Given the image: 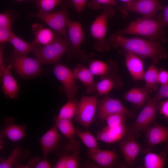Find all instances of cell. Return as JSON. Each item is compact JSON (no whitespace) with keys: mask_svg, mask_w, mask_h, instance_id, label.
<instances>
[{"mask_svg":"<svg viewBox=\"0 0 168 168\" xmlns=\"http://www.w3.org/2000/svg\"><path fill=\"white\" fill-rule=\"evenodd\" d=\"M109 41L114 48L122 47L137 55L141 59H151L153 63L158 64L162 59H166L168 53L160 43L140 38H130L116 33L111 34Z\"/></svg>","mask_w":168,"mask_h":168,"instance_id":"obj_1","label":"cell"},{"mask_svg":"<svg viewBox=\"0 0 168 168\" xmlns=\"http://www.w3.org/2000/svg\"><path fill=\"white\" fill-rule=\"evenodd\" d=\"M165 26L159 15L152 17L144 16L133 21L126 28L116 33L122 36L126 34L141 35L149 40L165 43L167 41L164 30Z\"/></svg>","mask_w":168,"mask_h":168,"instance_id":"obj_2","label":"cell"},{"mask_svg":"<svg viewBox=\"0 0 168 168\" xmlns=\"http://www.w3.org/2000/svg\"><path fill=\"white\" fill-rule=\"evenodd\" d=\"M70 43L62 36L56 33L54 40L49 44L33 51L41 65L56 64L68 52Z\"/></svg>","mask_w":168,"mask_h":168,"instance_id":"obj_3","label":"cell"},{"mask_svg":"<svg viewBox=\"0 0 168 168\" xmlns=\"http://www.w3.org/2000/svg\"><path fill=\"white\" fill-rule=\"evenodd\" d=\"M103 7L102 12L93 21L90 29L92 37L96 41L94 47L100 52L108 50L111 45L106 40L108 21L114 16L116 12L113 6L104 5Z\"/></svg>","mask_w":168,"mask_h":168,"instance_id":"obj_4","label":"cell"},{"mask_svg":"<svg viewBox=\"0 0 168 168\" xmlns=\"http://www.w3.org/2000/svg\"><path fill=\"white\" fill-rule=\"evenodd\" d=\"M67 4L62 5L61 9L54 12H44L38 11L28 15V17L38 18L47 24L55 33L62 36L69 42L67 29L69 19Z\"/></svg>","mask_w":168,"mask_h":168,"instance_id":"obj_5","label":"cell"},{"mask_svg":"<svg viewBox=\"0 0 168 168\" xmlns=\"http://www.w3.org/2000/svg\"><path fill=\"white\" fill-rule=\"evenodd\" d=\"M157 100L154 97L147 100L132 124L127 129V133L135 138L139 135L154 120L157 109Z\"/></svg>","mask_w":168,"mask_h":168,"instance_id":"obj_6","label":"cell"},{"mask_svg":"<svg viewBox=\"0 0 168 168\" xmlns=\"http://www.w3.org/2000/svg\"><path fill=\"white\" fill-rule=\"evenodd\" d=\"M68 34L70 43L68 53L69 58L76 57L82 61L87 56L80 50V47L85 38L81 25L79 21H73L70 19L67 23Z\"/></svg>","mask_w":168,"mask_h":168,"instance_id":"obj_7","label":"cell"},{"mask_svg":"<svg viewBox=\"0 0 168 168\" xmlns=\"http://www.w3.org/2000/svg\"><path fill=\"white\" fill-rule=\"evenodd\" d=\"M10 63L16 72L23 78L35 77L41 73V64L36 58L13 53Z\"/></svg>","mask_w":168,"mask_h":168,"instance_id":"obj_8","label":"cell"},{"mask_svg":"<svg viewBox=\"0 0 168 168\" xmlns=\"http://www.w3.org/2000/svg\"><path fill=\"white\" fill-rule=\"evenodd\" d=\"M98 101L96 96H82L78 103L74 121L88 128L96 114Z\"/></svg>","mask_w":168,"mask_h":168,"instance_id":"obj_9","label":"cell"},{"mask_svg":"<svg viewBox=\"0 0 168 168\" xmlns=\"http://www.w3.org/2000/svg\"><path fill=\"white\" fill-rule=\"evenodd\" d=\"M53 71L55 77L62 83L68 100L76 99L79 87L77 85L73 71L59 63L54 65Z\"/></svg>","mask_w":168,"mask_h":168,"instance_id":"obj_10","label":"cell"},{"mask_svg":"<svg viewBox=\"0 0 168 168\" xmlns=\"http://www.w3.org/2000/svg\"><path fill=\"white\" fill-rule=\"evenodd\" d=\"M134 111L126 108L119 100L108 97L98 101L96 114L97 117L101 120H105L108 116L116 114L121 113L127 116L132 117Z\"/></svg>","mask_w":168,"mask_h":168,"instance_id":"obj_11","label":"cell"},{"mask_svg":"<svg viewBox=\"0 0 168 168\" xmlns=\"http://www.w3.org/2000/svg\"><path fill=\"white\" fill-rule=\"evenodd\" d=\"M164 7L158 0H134L121 7L127 12H133L149 17L156 16L157 12Z\"/></svg>","mask_w":168,"mask_h":168,"instance_id":"obj_12","label":"cell"},{"mask_svg":"<svg viewBox=\"0 0 168 168\" xmlns=\"http://www.w3.org/2000/svg\"><path fill=\"white\" fill-rule=\"evenodd\" d=\"M55 122L59 131L68 139V143L66 150L72 153H79L80 143L75 138L76 128L74 127L72 120L55 118Z\"/></svg>","mask_w":168,"mask_h":168,"instance_id":"obj_13","label":"cell"},{"mask_svg":"<svg viewBox=\"0 0 168 168\" xmlns=\"http://www.w3.org/2000/svg\"><path fill=\"white\" fill-rule=\"evenodd\" d=\"M126 134L121 140L120 148L125 162L128 166H131L135 163L141 151V145L136 141L135 137Z\"/></svg>","mask_w":168,"mask_h":168,"instance_id":"obj_14","label":"cell"},{"mask_svg":"<svg viewBox=\"0 0 168 168\" xmlns=\"http://www.w3.org/2000/svg\"><path fill=\"white\" fill-rule=\"evenodd\" d=\"M5 125L0 133V146L3 140L6 137L13 142H17L26 136V126L24 124L18 125L15 124L14 120L11 118L4 119Z\"/></svg>","mask_w":168,"mask_h":168,"instance_id":"obj_15","label":"cell"},{"mask_svg":"<svg viewBox=\"0 0 168 168\" xmlns=\"http://www.w3.org/2000/svg\"><path fill=\"white\" fill-rule=\"evenodd\" d=\"M126 68L134 80H143L145 71L143 63L140 57L126 50L123 51Z\"/></svg>","mask_w":168,"mask_h":168,"instance_id":"obj_16","label":"cell"},{"mask_svg":"<svg viewBox=\"0 0 168 168\" xmlns=\"http://www.w3.org/2000/svg\"><path fill=\"white\" fill-rule=\"evenodd\" d=\"M59 131L55 124L39 140L43 155L45 158L55 149L59 143L61 138Z\"/></svg>","mask_w":168,"mask_h":168,"instance_id":"obj_17","label":"cell"},{"mask_svg":"<svg viewBox=\"0 0 168 168\" xmlns=\"http://www.w3.org/2000/svg\"><path fill=\"white\" fill-rule=\"evenodd\" d=\"M32 30L35 36V40L31 41L35 49L46 45L54 40L56 33L50 29L45 27L40 23L32 25Z\"/></svg>","mask_w":168,"mask_h":168,"instance_id":"obj_18","label":"cell"},{"mask_svg":"<svg viewBox=\"0 0 168 168\" xmlns=\"http://www.w3.org/2000/svg\"><path fill=\"white\" fill-rule=\"evenodd\" d=\"M12 68L11 63L4 71L0 79L2 82V91L4 94L11 99L16 98L18 96L19 88L17 82L12 75L10 71Z\"/></svg>","mask_w":168,"mask_h":168,"instance_id":"obj_19","label":"cell"},{"mask_svg":"<svg viewBox=\"0 0 168 168\" xmlns=\"http://www.w3.org/2000/svg\"><path fill=\"white\" fill-rule=\"evenodd\" d=\"M76 79L79 80L86 87V91L89 94L96 91V84L94 80V75L89 68L83 64H79L73 71Z\"/></svg>","mask_w":168,"mask_h":168,"instance_id":"obj_20","label":"cell"},{"mask_svg":"<svg viewBox=\"0 0 168 168\" xmlns=\"http://www.w3.org/2000/svg\"><path fill=\"white\" fill-rule=\"evenodd\" d=\"M88 154L94 161L104 168L113 166L117 158V154L114 151L100 149L93 151H88Z\"/></svg>","mask_w":168,"mask_h":168,"instance_id":"obj_21","label":"cell"},{"mask_svg":"<svg viewBox=\"0 0 168 168\" xmlns=\"http://www.w3.org/2000/svg\"><path fill=\"white\" fill-rule=\"evenodd\" d=\"M123 85L120 77L114 74L103 76L96 84V91L100 95L109 93L114 88L119 89Z\"/></svg>","mask_w":168,"mask_h":168,"instance_id":"obj_22","label":"cell"},{"mask_svg":"<svg viewBox=\"0 0 168 168\" xmlns=\"http://www.w3.org/2000/svg\"><path fill=\"white\" fill-rule=\"evenodd\" d=\"M88 68L94 76L102 77L114 74L117 69V64L114 61L105 62L97 59L91 60Z\"/></svg>","mask_w":168,"mask_h":168,"instance_id":"obj_23","label":"cell"},{"mask_svg":"<svg viewBox=\"0 0 168 168\" xmlns=\"http://www.w3.org/2000/svg\"><path fill=\"white\" fill-rule=\"evenodd\" d=\"M147 142L151 146H155L168 140V127L156 124L149 128L147 131Z\"/></svg>","mask_w":168,"mask_h":168,"instance_id":"obj_24","label":"cell"},{"mask_svg":"<svg viewBox=\"0 0 168 168\" xmlns=\"http://www.w3.org/2000/svg\"><path fill=\"white\" fill-rule=\"evenodd\" d=\"M30 155V152L28 150H24L21 147H16L6 159L2 157L0 158V168H12L21 161L29 157Z\"/></svg>","mask_w":168,"mask_h":168,"instance_id":"obj_25","label":"cell"},{"mask_svg":"<svg viewBox=\"0 0 168 168\" xmlns=\"http://www.w3.org/2000/svg\"><path fill=\"white\" fill-rule=\"evenodd\" d=\"M149 92L144 87L141 88L135 87L126 92L123 98L127 102L141 106L147 101Z\"/></svg>","mask_w":168,"mask_h":168,"instance_id":"obj_26","label":"cell"},{"mask_svg":"<svg viewBox=\"0 0 168 168\" xmlns=\"http://www.w3.org/2000/svg\"><path fill=\"white\" fill-rule=\"evenodd\" d=\"M123 138L120 129L117 127H104L98 132L96 138L106 143H111L119 142Z\"/></svg>","mask_w":168,"mask_h":168,"instance_id":"obj_27","label":"cell"},{"mask_svg":"<svg viewBox=\"0 0 168 168\" xmlns=\"http://www.w3.org/2000/svg\"><path fill=\"white\" fill-rule=\"evenodd\" d=\"M8 42L14 47V53L22 55H27L35 48L33 44L30 42L28 43L16 36L13 32Z\"/></svg>","mask_w":168,"mask_h":168,"instance_id":"obj_28","label":"cell"},{"mask_svg":"<svg viewBox=\"0 0 168 168\" xmlns=\"http://www.w3.org/2000/svg\"><path fill=\"white\" fill-rule=\"evenodd\" d=\"M159 71L155 64H151L144 73L143 80L145 82L144 86L150 92L152 90H158Z\"/></svg>","mask_w":168,"mask_h":168,"instance_id":"obj_29","label":"cell"},{"mask_svg":"<svg viewBox=\"0 0 168 168\" xmlns=\"http://www.w3.org/2000/svg\"><path fill=\"white\" fill-rule=\"evenodd\" d=\"M78 103L76 99L68 100V102L60 109L57 119L72 120L75 115Z\"/></svg>","mask_w":168,"mask_h":168,"instance_id":"obj_30","label":"cell"},{"mask_svg":"<svg viewBox=\"0 0 168 168\" xmlns=\"http://www.w3.org/2000/svg\"><path fill=\"white\" fill-rule=\"evenodd\" d=\"M75 134L87 148L88 151H93L100 149L96 138L89 131H82L80 129L76 128Z\"/></svg>","mask_w":168,"mask_h":168,"instance_id":"obj_31","label":"cell"},{"mask_svg":"<svg viewBox=\"0 0 168 168\" xmlns=\"http://www.w3.org/2000/svg\"><path fill=\"white\" fill-rule=\"evenodd\" d=\"M165 163L163 156L150 152L146 154L144 159V166L146 168H162Z\"/></svg>","mask_w":168,"mask_h":168,"instance_id":"obj_32","label":"cell"},{"mask_svg":"<svg viewBox=\"0 0 168 168\" xmlns=\"http://www.w3.org/2000/svg\"><path fill=\"white\" fill-rule=\"evenodd\" d=\"M104 5H110L116 7L124 17H126L128 15V12L120 7L115 0H91L88 4V7L93 10L99 9Z\"/></svg>","mask_w":168,"mask_h":168,"instance_id":"obj_33","label":"cell"},{"mask_svg":"<svg viewBox=\"0 0 168 168\" xmlns=\"http://www.w3.org/2000/svg\"><path fill=\"white\" fill-rule=\"evenodd\" d=\"M34 1L38 11L48 12H51L63 0H31Z\"/></svg>","mask_w":168,"mask_h":168,"instance_id":"obj_34","label":"cell"},{"mask_svg":"<svg viewBox=\"0 0 168 168\" xmlns=\"http://www.w3.org/2000/svg\"><path fill=\"white\" fill-rule=\"evenodd\" d=\"M127 117L126 115L121 113L111 115L105 119L107 124L106 126L112 128L125 125Z\"/></svg>","mask_w":168,"mask_h":168,"instance_id":"obj_35","label":"cell"},{"mask_svg":"<svg viewBox=\"0 0 168 168\" xmlns=\"http://www.w3.org/2000/svg\"><path fill=\"white\" fill-rule=\"evenodd\" d=\"M16 14L9 10H6L0 14V26L12 28L14 21L17 18Z\"/></svg>","mask_w":168,"mask_h":168,"instance_id":"obj_36","label":"cell"},{"mask_svg":"<svg viewBox=\"0 0 168 168\" xmlns=\"http://www.w3.org/2000/svg\"><path fill=\"white\" fill-rule=\"evenodd\" d=\"M13 32L12 28L0 26V43L8 42Z\"/></svg>","mask_w":168,"mask_h":168,"instance_id":"obj_37","label":"cell"},{"mask_svg":"<svg viewBox=\"0 0 168 168\" xmlns=\"http://www.w3.org/2000/svg\"><path fill=\"white\" fill-rule=\"evenodd\" d=\"M79 153H72L67 155V168H77L79 167Z\"/></svg>","mask_w":168,"mask_h":168,"instance_id":"obj_38","label":"cell"},{"mask_svg":"<svg viewBox=\"0 0 168 168\" xmlns=\"http://www.w3.org/2000/svg\"><path fill=\"white\" fill-rule=\"evenodd\" d=\"M157 100L168 98V83L161 85L154 97Z\"/></svg>","mask_w":168,"mask_h":168,"instance_id":"obj_39","label":"cell"},{"mask_svg":"<svg viewBox=\"0 0 168 168\" xmlns=\"http://www.w3.org/2000/svg\"><path fill=\"white\" fill-rule=\"evenodd\" d=\"M73 5L78 13L84 10L87 0H68Z\"/></svg>","mask_w":168,"mask_h":168,"instance_id":"obj_40","label":"cell"},{"mask_svg":"<svg viewBox=\"0 0 168 168\" xmlns=\"http://www.w3.org/2000/svg\"><path fill=\"white\" fill-rule=\"evenodd\" d=\"M158 81L161 85L168 83V71L165 69H161L159 71Z\"/></svg>","mask_w":168,"mask_h":168,"instance_id":"obj_41","label":"cell"},{"mask_svg":"<svg viewBox=\"0 0 168 168\" xmlns=\"http://www.w3.org/2000/svg\"><path fill=\"white\" fill-rule=\"evenodd\" d=\"M67 155L62 157L52 167L54 168H67Z\"/></svg>","mask_w":168,"mask_h":168,"instance_id":"obj_42","label":"cell"},{"mask_svg":"<svg viewBox=\"0 0 168 168\" xmlns=\"http://www.w3.org/2000/svg\"><path fill=\"white\" fill-rule=\"evenodd\" d=\"M160 112L165 118L168 119V99L161 104Z\"/></svg>","mask_w":168,"mask_h":168,"instance_id":"obj_43","label":"cell"},{"mask_svg":"<svg viewBox=\"0 0 168 168\" xmlns=\"http://www.w3.org/2000/svg\"><path fill=\"white\" fill-rule=\"evenodd\" d=\"M4 48L3 44H0V77L6 68L4 64V58L3 50Z\"/></svg>","mask_w":168,"mask_h":168,"instance_id":"obj_44","label":"cell"},{"mask_svg":"<svg viewBox=\"0 0 168 168\" xmlns=\"http://www.w3.org/2000/svg\"><path fill=\"white\" fill-rule=\"evenodd\" d=\"M41 160L39 157H36L30 160L27 165L25 166V168H35Z\"/></svg>","mask_w":168,"mask_h":168,"instance_id":"obj_45","label":"cell"},{"mask_svg":"<svg viewBox=\"0 0 168 168\" xmlns=\"http://www.w3.org/2000/svg\"><path fill=\"white\" fill-rule=\"evenodd\" d=\"M163 12L159 15L166 26H168V5L165 7Z\"/></svg>","mask_w":168,"mask_h":168,"instance_id":"obj_46","label":"cell"},{"mask_svg":"<svg viewBox=\"0 0 168 168\" xmlns=\"http://www.w3.org/2000/svg\"><path fill=\"white\" fill-rule=\"evenodd\" d=\"M52 167L49 162L46 159L41 160L36 168H50Z\"/></svg>","mask_w":168,"mask_h":168,"instance_id":"obj_47","label":"cell"},{"mask_svg":"<svg viewBox=\"0 0 168 168\" xmlns=\"http://www.w3.org/2000/svg\"><path fill=\"white\" fill-rule=\"evenodd\" d=\"M119 0L123 2H124L126 3H127L131 2L134 0Z\"/></svg>","mask_w":168,"mask_h":168,"instance_id":"obj_48","label":"cell"},{"mask_svg":"<svg viewBox=\"0 0 168 168\" xmlns=\"http://www.w3.org/2000/svg\"><path fill=\"white\" fill-rule=\"evenodd\" d=\"M165 151L168 153V141L165 148Z\"/></svg>","mask_w":168,"mask_h":168,"instance_id":"obj_49","label":"cell"},{"mask_svg":"<svg viewBox=\"0 0 168 168\" xmlns=\"http://www.w3.org/2000/svg\"><path fill=\"white\" fill-rule=\"evenodd\" d=\"M16 0V1H25L26 0Z\"/></svg>","mask_w":168,"mask_h":168,"instance_id":"obj_50","label":"cell"}]
</instances>
